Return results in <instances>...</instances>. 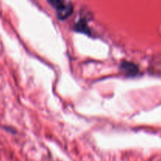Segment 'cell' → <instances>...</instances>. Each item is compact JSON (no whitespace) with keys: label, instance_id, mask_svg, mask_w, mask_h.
I'll list each match as a JSON object with an SVG mask.
<instances>
[{"label":"cell","instance_id":"6da1fadb","mask_svg":"<svg viewBox=\"0 0 161 161\" xmlns=\"http://www.w3.org/2000/svg\"><path fill=\"white\" fill-rule=\"evenodd\" d=\"M48 1L56 10L58 18L64 20L72 14L73 7L67 0H48Z\"/></svg>","mask_w":161,"mask_h":161},{"label":"cell","instance_id":"7a4b0ae2","mask_svg":"<svg viewBox=\"0 0 161 161\" xmlns=\"http://www.w3.org/2000/svg\"><path fill=\"white\" fill-rule=\"evenodd\" d=\"M120 69L129 76H135L138 73V69L135 64L128 61H123L120 64Z\"/></svg>","mask_w":161,"mask_h":161},{"label":"cell","instance_id":"3957f363","mask_svg":"<svg viewBox=\"0 0 161 161\" xmlns=\"http://www.w3.org/2000/svg\"><path fill=\"white\" fill-rule=\"evenodd\" d=\"M75 29H76L77 31H80V32L85 33V34L90 35L91 32H90V29L88 28V25L86 23V21L83 19H80V21L76 24L75 25Z\"/></svg>","mask_w":161,"mask_h":161}]
</instances>
